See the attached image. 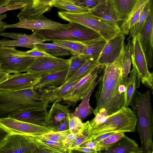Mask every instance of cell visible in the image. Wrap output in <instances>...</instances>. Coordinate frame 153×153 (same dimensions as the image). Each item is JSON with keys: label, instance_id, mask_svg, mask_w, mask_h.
Masks as SVG:
<instances>
[{"label": "cell", "instance_id": "db71d44e", "mask_svg": "<svg viewBox=\"0 0 153 153\" xmlns=\"http://www.w3.org/2000/svg\"><path fill=\"white\" fill-rule=\"evenodd\" d=\"M27 0H9L6 6L25 3Z\"/></svg>", "mask_w": 153, "mask_h": 153}, {"label": "cell", "instance_id": "7a4b0ae2", "mask_svg": "<svg viewBox=\"0 0 153 153\" xmlns=\"http://www.w3.org/2000/svg\"><path fill=\"white\" fill-rule=\"evenodd\" d=\"M150 94L149 90L143 93L136 90L130 105L136 119L143 153H153V115Z\"/></svg>", "mask_w": 153, "mask_h": 153}, {"label": "cell", "instance_id": "d6a6232c", "mask_svg": "<svg viewBox=\"0 0 153 153\" xmlns=\"http://www.w3.org/2000/svg\"><path fill=\"white\" fill-rule=\"evenodd\" d=\"M87 59L81 54L72 55L69 59L70 64L65 82L84 64Z\"/></svg>", "mask_w": 153, "mask_h": 153}, {"label": "cell", "instance_id": "3957f363", "mask_svg": "<svg viewBox=\"0 0 153 153\" xmlns=\"http://www.w3.org/2000/svg\"><path fill=\"white\" fill-rule=\"evenodd\" d=\"M40 97L33 88L18 90L0 89V118L22 111L46 108Z\"/></svg>", "mask_w": 153, "mask_h": 153}, {"label": "cell", "instance_id": "d590c367", "mask_svg": "<svg viewBox=\"0 0 153 153\" xmlns=\"http://www.w3.org/2000/svg\"><path fill=\"white\" fill-rule=\"evenodd\" d=\"M131 43L129 41L127 45L125 47V54L122 65V71L124 80L126 82L128 76L130 73L131 60L130 52Z\"/></svg>", "mask_w": 153, "mask_h": 153}, {"label": "cell", "instance_id": "d4e9b609", "mask_svg": "<svg viewBox=\"0 0 153 153\" xmlns=\"http://www.w3.org/2000/svg\"><path fill=\"white\" fill-rule=\"evenodd\" d=\"M101 78L100 77L97 82L91 89L88 94L82 100L80 104L76 107L74 111L71 114L77 117L82 120L94 112V109L90 105L89 100L91 95L95 86L97 85Z\"/></svg>", "mask_w": 153, "mask_h": 153}, {"label": "cell", "instance_id": "9a60e30c", "mask_svg": "<svg viewBox=\"0 0 153 153\" xmlns=\"http://www.w3.org/2000/svg\"><path fill=\"white\" fill-rule=\"evenodd\" d=\"M152 0L150 3L145 22L138 34L140 42L144 53L148 66H153V9Z\"/></svg>", "mask_w": 153, "mask_h": 153}, {"label": "cell", "instance_id": "277c9868", "mask_svg": "<svg viewBox=\"0 0 153 153\" xmlns=\"http://www.w3.org/2000/svg\"><path fill=\"white\" fill-rule=\"evenodd\" d=\"M89 122L90 139L111 132H134L136 126V120L132 110L124 106L109 115L100 118L94 117Z\"/></svg>", "mask_w": 153, "mask_h": 153}, {"label": "cell", "instance_id": "ba28073f", "mask_svg": "<svg viewBox=\"0 0 153 153\" xmlns=\"http://www.w3.org/2000/svg\"><path fill=\"white\" fill-rule=\"evenodd\" d=\"M130 56L133 67L135 69L138 80L153 90V74L148 69V65L140 42L139 34L132 37Z\"/></svg>", "mask_w": 153, "mask_h": 153}, {"label": "cell", "instance_id": "f546056e", "mask_svg": "<svg viewBox=\"0 0 153 153\" xmlns=\"http://www.w3.org/2000/svg\"><path fill=\"white\" fill-rule=\"evenodd\" d=\"M51 7H55L72 13H80L88 12L90 8L72 3L64 0H53L49 3Z\"/></svg>", "mask_w": 153, "mask_h": 153}, {"label": "cell", "instance_id": "ffe728a7", "mask_svg": "<svg viewBox=\"0 0 153 153\" xmlns=\"http://www.w3.org/2000/svg\"><path fill=\"white\" fill-rule=\"evenodd\" d=\"M48 112L46 108L26 110L15 114L10 117L30 123L47 126Z\"/></svg>", "mask_w": 153, "mask_h": 153}, {"label": "cell", "instance_id": "9c48e42d", "mask_svg": "<svg viewBox=\"0 0 153 153\" xmlns=\"http://www.w3.org/2000/svg\"><path fill=\"white\" fill-rule=\"evenodd\" d=\"M0 126L10 134L40 135L51 131L47 126L23 121L10 117L0 118Z\"/></svg>", "mask_w": 153, "mask_h": 153}, {"label": "cell", "instance_id": "7402d4cb", "mask_svg": "<svg viewBox=\"0 0 153 153\" xmlns=\"http://www.w3.org/2000/svg\"><path fill=\"white\" fill-rule=\"evenodd\" d=\"M103 152L105 153H143L141 148L134 140L125 134L117 142Z\"/></svg>", "mask_w": 153, "mask_h": 153}, {"label": "cell", "instance_id": "ab89813d", "mask_svg": "<svg viewBox=\"0 0 153 153\" xmlns=\"http://www.w3.org/2000/svg\"><path fill=\"white\" fill-rule=\"evenodd\" d=\"M112 146L101 145L92 140L90 139L84 142L79 146L88 147L95 150L98 153H100L103 151H105Z\"/></svg>", "mask_w": 153, "mask_h": 153}, {"label": "cell", "instance_id": "8fae6325", "mask_svg": "<svg viewBox=\"0 0 153 153\" xmlns=\"http://www.w3.org/2000/svg\"><path fill=\"white\" fill-rule=\"evenodd\" d=\"M69 64V59L56 57H37L28 67L26 72L41 76L67 68Z\"/></svg>", "mask_w": 153, "mask_h": 153}, {"label": "cell", "instance_id": "6da1fadb", "mask_svg": "<svg viewBox=\"0 0 153 153\" xmlns=\"http://www.w3.org/2000/svg\"><path fill=\"white\" fill-rule=\"evenodd\" d=\"M124 54L125 47L114 62L105 67L95 95L96 106L93 113L95 115L99 114L105 116L123 106L124 94L119 92V88L126 84L122 71Z\"/></svg>", "mask_w": 153, "mask_h": 153}, {"label": "cell", "instance_id": "484cf974", "mask_svg": "<svg viewBox=\"0 0 153 153\" xmlns=\"http://www.w3.org/2000/svg\"><path fill=\"white\" fill-rule=\"evenodd\" d=\"M99 56L89 58L86 59L81 67L66 82H71L81 79L85 76L97 66Z\"/></svg>", "mask_w": 153, "mask_h": 153}, {"label": "cell", "instance_id": "c3c4849f", "mask_svg": "<svg viewBox=\"0 0 153 153\" xmlns=\"http://www.w3.org/2000/svg\"><path fill=\"white\" fill-rule=\"evenodd\" d=\"M10 134L9 131L0 126V148Z\"/></svg>", "mask_w": 153, "mask_h": 153}, {"label": "cell", "instance_id": "e575fe53", "mask_svg": "<svg viewBox=\"0 0 153 153\" xmlns=\"http://www.w3.org/2000/svg\"><path fill=\"white\" fill-rule=\"evenodd\" d=\"M88 120L85 123V125L81 131L76 138L70 149V153L76 147L80 146L84 142L90 140L89 136L88 128L90 125Z\"/></svg>", "mask_w": 153, "mask_h": 153}, {"label": "cell", "instance_id": "2e32d148", "mask_svg": "<svg viewBox=\"0 0 153 153\" xmlns=\"http://www.w3.org/2000/svg\"><path fill=\"white\" fill-rule=\"evenodd\" d=\"M41 79V76L28 72L9 74L5 80L0 83V89L18 90L33 88Z\"/></svg>", "mask_w": 153, "mask_h": 153}, {"label": "cell", "instance_id": "f6af8a7d", "mask_svg": "<svg viewBox=\"0 0 153 153\" xmlns=\"http://www.w3.org/2000/svg\"><path fill=\"white\" fill-rule=\"evenodd\" d=\"M81 131L76 134H73L70 133L63 141L66 150V153H70V148L78 135Z\"/></svg>", "mask_w": 153, "mask_h": 153}, {"label": "cell", "instance_id": "11a10c76", "mask_svg": "<svg viewBox=\"0 0 153 153\" xmlns=\"http://www.w3.org/2000/svg\"><path fill=\"white\" fill-rule=\"evenodd\" d=\"M9 0H0V7L6 6Z\"/></svg>", "mask_w": 153, "mask_h": 153}, {"label": "cell", "instance_id": "e0dca14e", "mask_svg": "<svg viewBox=\"0 0 153 153\" xmlns=\"http://www.w3.org/2000/svg\"><path fill=\"white\" fill-rule=\"evenodd\" d=\"M88 12L93 15L111 23L121 32L123 22L120 19L109 0H104L90 8Z\"/></svg>", "mask_w": 153, "mask_h": 153}, {"label": "cell", "instance_id": "816d5d0a", "mask_svg": "<svg viewBox=\"0 0 153 153\" xmlns=\"http://www.w3.org/2000/svg\"><path fill=\"white\" fill-rule=\"evenodd\" d=\"M7 16L6 14L0 15V32H2L5 30V26L7 24V23L2 20L6 18Z\"/></svg>", "mask_w": 153, "mask_h": 153}, {"label": "cell", "instance_id": "f907efd6", "mask_svg": "<svg viewBox=\"0 0 153 153\" xmlns=\"http://www.w3.org/2000/svg\"><path fill=\"white\" fill-rule=\"evenodd\" d=\"M73 151L87 153H98L95 150L84 147L78 146L76 147Z\"/></svg>", "mask_w": 153, "mask_h": 153}, {"label": "cell", "instance_id": "4dcf8cb0", "mask_svg": "<svg viewBox=\"0 0 153 153\" xmlns=\"http://www.w3.org/2000/svg\"><path fill=\"white\" fill-rule=\"evenodd\" d=\"M53 43L62 46L68 51L72 55L81 54L85 44L79 41L65 40H54Z\"/></svg>", "mask_w": 153, "mask_h": 153}, {"label": "cell", "instance_id": "8d00e7d4", "mask_svg": "<svg viewBox=\"0 0 153 153\" xmlns=\"http://www.w3.org/2000/svg\"><path fill=\"white\" fill-rule=\"evenodd\" d=\"M0 45L22 47L32 49L35 45L33 43L20 39L9 40L4 38L0 40Z\"/></svg>", "mask_w": 153, "mask_h": 153}, {"label": "cell", "instance_id": "5bb4252c", "mask_svg": "<svg viewBox=\"0 0 153 153\" xmlns=\"http://www.w3.org/2000/svg\"><path fill=\"white\" fill-rule=\"evenodd\" d=\"M124 34L120 32L106 41L97 59L98 65L102 68L112 64L117 59L125 47Z\"/></svg>", "mask_w": 153, "mask_h": 153}, {"label": "cell", "instance_id": "cb8c5ba5", "mask_svg": "<svg viewBox=\"0 0 153 153\" xmlns=\"http://www.w3.org/2000/svg\"><path fill=\"white\" fill-rule=\"evenodd\" d=\"M140 85V82L137 79L136 70L133 67L130 72L129 76L126 80V90L124 94V106L128 107L130 105L136 90V88H139Z\"/></svg>", "mask_w": 153, "mask_h": 153}, {"label": "cell", "instance_id": "4316f807", "mask_svg": "<svg viewBox=\"0 0 153 153\" xmlns=\"http://www.w3.org/2000/svg\"><path fill=\"white\" fill-rule=\"evenodd\" d=\"M106 41L102 38L85 44V46L81 55L86 59L99 56Z\"/></svg>", "mask_w": 153, "mask_h": 153}, {"label": "cell", "instance_id": "ac0fdd59", "mask_svg": "<svg viewBox=\"0 0 153 153\" xmlns=\"http://www.w3.org/2000/svg\"><path fill=\"white\" fill-rule=\"evenodd\" d=\"M80 80L66 82L58 86L43 89L40 91V101L47 106L57 100H62Z\"/></svg>", "mask_w": 153, "mask_h": 153}, {"label": "cell", "instance_id": "1f68e13d", "mask_svg": "<svg viewBox=\"0 0 153 153\" xmlns=\"http://www.w3.org/2000/svg\"><path fill=\"white\" fill-rule=\"evenodd\" d=\"M0 36L12 38L14 39H20L33 43L35 45L41 42H45L33 35H28L20 33L13 32H1Z\"/></svg>", "mask_w": 153, "mask_h": 153}, {"label": "cell", "instance_id": "7dc6e473", "mask_svg": "<svg viewBox=\"0 0 153 153\" xmlns=\"http://www.w3.org/2000/svg\"><path fill=\"white\" fill-rule=\"evenodd\" d=\"M25 5V3L19 4L8 5L0 7V15L8 10L21 9Z\"/></svg>", "mask_w": 153, "mask_h": 153}, {"label": "cell", "instance_id": "bcb514c9", "mask_svg": "<svg viewBox=\"0 0 153 153\" xmlns=\"http://www.w3.org/2000/svg\"><path fill=\"white\" fill-rule=\"evenodd\" d=\"M53 0H28L27 1L33 6L44 7L50 5Z\"/></svg>", "mask_w": 153, "mask_h": 153}, {"label": "cell", "instance_id": "30bf717a", "mask_svg": "<svg viewBox=\"0 0 153 153\" xmlns=\"http://www.w3.org/2000/svg\"><path fill=\"white\" fill-rule=\"evenodd\" d=\"M101 68L100 65L97 66L90 73L80 80L62 100L69 106L74 105L77 102L82 100L97 83L98 73Z\"/></svg>", "mask_w": 153, "mask_h": 153}, {"label": "cell", "instance_id": "ee69618b", "mask_svg": "<svg viewBox=\"0 0 153 153\" xmlns=\"http://www.w3.org/2000/svg\"><path fill=\"white\" fill-rule=\"evenodd\" d=\"M53 131H60L69 129L68 118L65 119L57 124L48 127Z\"/></svg>", "mask_w": 153, "mask_h": 153}, {"label": "cell", "instance_id": "74e56055", "mask_svg": "<svg viewBox=\"0 0 153 153\" xmlns=\"http://www.w3.org/2000/svg\"><path fill=\"white\" fill-rule=\"evenodd\" d=\"M69 129L70 133L76 134L80 131L85 125L82 120L70 113L68 117Z\"/></svg>", "mask_w": 153, "mask_h": 153}, {"label": "cell", "instance_id": "603a6c76", "mask_svg": "<svg viewBox=\"0 0 153 153\" xmlns=\"http://www.w3.org/2000/svg\"><path fill=\"white\" fill-rule=\"evenodd\" d=\"M137 0H109L120 19L123 21V24L128 19Z\"/></svg>", "mask_w": 153, "mask_h": 153}, {"label": "cell", "instance_id": "7bdbcfd3", "mask_svg": "<svg viewBox=\"0 0 153 153\" xmlns=\"http://www.w3.org/2000/svg\"><path fill=\"white\" fill-rule=\"evenodd\" d=\"M25 53L27 56L34 58L55 57L40 50L36 46L31 50L25 51Z\"/></svg>", "mask_w": 153, "mask_h": 153}, {"label": "cell", "instance_id": "5b68a950", "mask_svg": "<svg viewBox=\"0 0 153 153\" xmlns=\"http://www.w3.org/2000/svg\"><path fill=\"white\" fill-rule=\"evenodd\" d=\"M69 26L57 30H42L34 31L36 37L46 41L65 40L79 41L85 43L102 37L94 30L81 25L69 22Z\"/></svg>", "mask_w": 153, "mask_h": 153}, {"label": "cell", "instance_id": "b9f144b4", "mask_svg": "<svg viewBox=\"0 0 153 153\" xmlns=\"http://www.w3.org/2000/svg\"><path fill=\"white\" fill-rule=\"evenodd\" d=\"M124 132L114 133L100 141L99 143L102 145L111 146L121 139L125 134Z\"/></svg>", "mask_w": 153, "mask_h": 153}, {"label": "cell", "instance_id": "f35d334b", "mask_svg": "<svg viewBox=\"0 0 153 153\" xmlns=\"http://www.w3.org/2000/svg\"><path fill=\"white\" fill-rule=\"evenodd\" d=\"M70 133L69 129L60 131H51L42 135L45 138L57 142H63L67 136Z\"/></svg>", "mask_w": 153, "mask_h": 153}, {"label": "cell", "instance_id": "60d3db41", "mask_svg": "<svg viewBox=\"0 0 153 153\" xmlns=\"http://www.w3.org/2000/svg\"><path fill=\"white\" fill-rule=\"evenodd\" d=\"M76 5L92 8L104 0H64Z\"/></svg>", "mask_w": 153, "mask_h": 153}, {"label": "cell", "instance_id": "f5cc1de1", "mask_svg": "<svg viewBox=\"0 0 153 153\" xmlns=\"http://www.w3.org/2000/svg\"><path fill=\"white\" fill-rule=\"evenodd\" d=\"M9 74L0 70V83L5 80Z\"/></svg>", "mask_w": 153, "mask_h": 153}, {"label": "cell", "instance_id": "4fadbf2b", "mask_svg": "<svg viewBox=\"0 0 153 153\" xmlns=\"http://www.w3.org/2000/svg\"><path fill=\"white\" fill-rule=\"evenodd\" d=\"M36 150L30 135L11 134L0 148V153H36Z\"/></svg>", "mask_w": 153, "mask_h": 153}, {"label": "cell", "instance_id": "681fc988", "mask_svg": "<svg viewBox=\"0 0 153 153\" xmlns=\"http://www.w3.org/2000/svg\"><path fill=\"white\" fill-rule=\"evenodd\" d=\"M116 133L115 132H111L102 134L93 139H91L95 142L99 143L100 141Z\"/></svg>", "mask_w": 153, "mask_h": 153}, {"label": "cell", "instance_id": "44dd1931", "mask_svg": "<svg viewBox=\"0 0 153 153\" xmlns=\"http://www.w3.org/2000/svg\"><path fill=\"white\" fill-rule=\"evenodd\" d=\"M62 99H58L53 102L50 109L48 112L47 126L56 125L68 118L70 113L68 109L69 105H64L60 102Z\"/></svg>", "mask_w": 153, "mask_h": 153}, {"label": "cell", "instance_id": "7c38bea8", "mask_svg": "<svg viewBox=\"0 0 153 153\" xmlns=\"http://www.w3.org/2000/svg\"><path fill=\"white\" fill-rule=\"evenodd\" d=\"M18 18L19 19V22L11 25L7 24L5 26V28H22L31 30L33 32L42 30H59L69 26V23L63 24L54 21L47 18L43 15L35 18Z\"/></svg>", "mask_w": 153, "mask_h": 153}, {"label": "cell", "instance_id": "8992f818", "mask_svg": "<svg viewBox=\"0 0 153 153\" xmlns=\"http://www.w3.org/2000/svg\"><path fill=\"white\" fill-rule=\"evenodd\" d=\"M58 14L64 20L81 25L94 30L106 41L121 32L111 23L93 15L88 11L75 13L61 10L58 11Z\"/></svg>", "mask_w": 153, "mask_h": 153}, {"label": "cell", "instance_id": "d6986e66", "mask_svg": "<svg viewBox=\"0 0 153 153\" xmlns=\"http://www.w3.org/2000/svg\"><path fill=\"white\" fill-rule=\"evenodd\" d=\"M68 67L41 75L40 80L34 86L33 89L35 90H39L40 91L45 88L57 87L63 84L65 82Z\"/></svg>", "mask_w": 153, "mask_h": 153}, {"label": "cell", "instance_id": "83f0119b", "mask_svg": "<svg viewBox=\"0 0 153 153\" xmlns=\"http://www.w3.org/2000/svg\"><path fill=\"white\" fill-rule=\"evenodd\" d=\"M25 5L21 8V11L17 15L18 17H22L25 18H32L38 17L52 8L50 6L45 7H34L28 2H25Z\"/></svg>", "mask_w": 153, "mask_h": 153}, {"label": "cell", "instance_id": "f1b7e54d", "mask_svg": "<svg viewBox=\"0 0 153 153\" xmlns=\"http://www.w3.org/2000/svg\"><path fill=\"white\" fill-rule=\"evenodd\" d=\"M35 46L50 55L56 57L68 56L71 54L67 50L53 43L41 42Z\"/></svg>", "mask_w": 153, "mask_h": 153}, {"label": "cell", "instance_id": "836d02e7", "mask_svg": "<svg viewBox=\"0 0 153 153\" xmlns=\"http://www.w3.org/2000/svg\"><path fill=\"white\" fill-rule=\"evenodd\" d=\"M150 3V1L146 4L138 22L130 29L131 37L138 34L142 28L147 17Z\"/></svg>", "mask_w": 153, "mask_h": 153}, {"label": "cell", "instance_id": "52a82bcc", "mask_svg": "<svg viewBox=\"0 0 153 153\" xmlns=\"http://www.w3.org/2000/svg\"><path fill=\"white\" fill-rule=\"evenodd\" d=\"M35 58L15 47L0 45V70L9 74L26 72Z\"/></svg>", "mask_w": 153, "mask_h": 153}]
</instances>
